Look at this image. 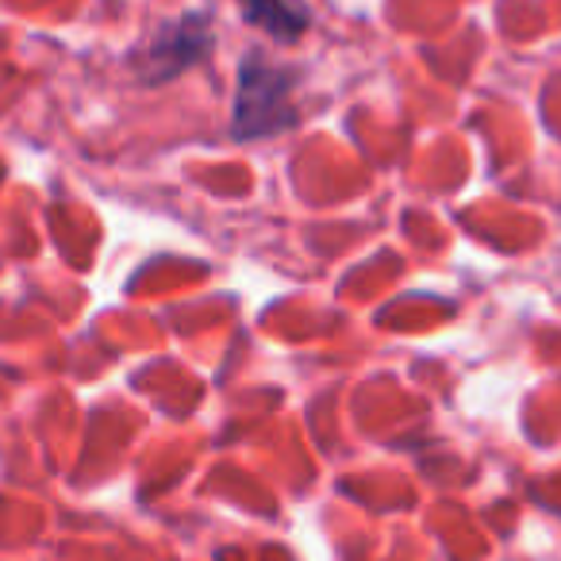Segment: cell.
Listing matches in <instances>:
<instances>
[{
    "label": "cell",
    "instance_id": "6da1fadb",
    "mask_svg": "<svg viewBox=\"0 0 561 561\" xmlns=\"http://www.w3.org/2000/svg\"><path fill=\"white\" fill-rule=\"evenodd\" d=\"M297 73L270 62L254 50L239 66V89H234L231 135L234 139H270L297 127V104H293Z\"/></svg>",
    "mask_w": 561,
    "mask_h": 561
},
{
    "label": "cell",
    "instance_id": "7a4b0ae2",
    "mask_svg": "<svg viewBox=\"0 0 561 561\" xmlns=\"http://www.w3.org/2000/svg\"><path fill=\"white\" fill-rule=\"evenodd\" d=\"M211 50V27L208 16L201 12H188L181 20L162 24L154 35H147L142 47H135L131 70L142 85H165L178 73H185L188 66H196Z\"/></svg>",
    "mask_w": 561,
    "mask_h": 561
},
{
    "label": "cell",
    "instance_id": "3957f363",
    "mask_svg": "<svg viewBox=\"0 0 561 561\" xmlns=\"http://www.w3.org/2000/svg\"><path fill=\"white\" fill-rule=\"evenodd\" d=\"M239 9L257 32L273 35L277 43H297L312 24L300 0H239Z\"/></svg>",
    "mask_w": 561,
    "mask_h": 561
}]
</instances>
